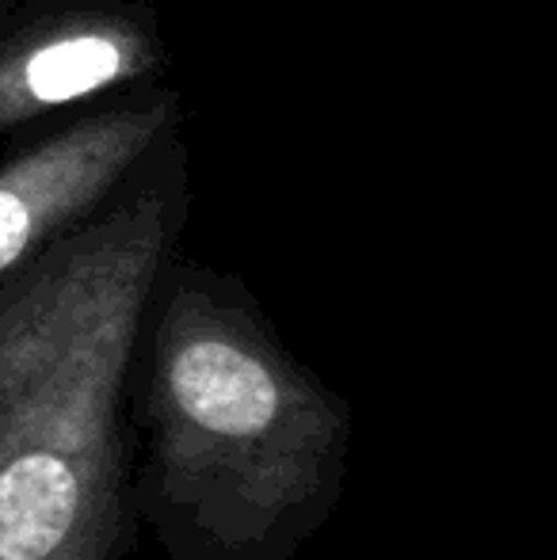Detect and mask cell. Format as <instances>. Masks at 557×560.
<instances>
[{
	"label": "cell",
	"mask_w": 557,
	"mask_h": 560,
	"mask_svg": "<svg viewBox=\"0 0 557 560\" xmlns=\"http://www.w3.org/2000/svg\"><path fill=\"white\" fill-rule=\"evenodd\" d=\"M164 73L169 43L146 0H0V138Z\"/></svg>",
	"instance_id": "3"
},
{
	"label": "cell",
	"mask_w": 557,
	"mask_h": 560,
	"mask_svg": "<svg viewBox=\"0 0 557 560\" xmlns=\"http://www.w3.org/2000/svg\"><path fill=\"white\" fill-rule=\"evenodd\" d=\"M156 298L149 400L164 492L222 541L268 538L313 500L348 416L237 282L169 264Z\"/></svg>",
	"instance_id": "2"
},
{
	"label": "cell",
	"mask_w": 557,
	"mask_h": 560,
	"mask_svg": "<svg viewBox=\"0 0 557 560\" xmlns=\"http://www.w3.org/2000/svg\"><path fill=\"white\" fill-rule=\"evenodd\" d=\"M184 126L179 92L146 84L69 115L0 161V282L89 222Z\"/></svg>",
	"instance_id": "4"
},
{
	"label": "cell",
	"mask_w": 557,
	"mask_h": 560,
	"mask_svg": "<svg viewBox=\"0 0 557 560\" xmlns=\"http://www.w3.org/2000/svg\"><path fill=\"white\" fill-rule=\"evenodd\" d=\"M187 218L179 126L0 282V560H112L123 385Z\"/></svg>",
	"instance_id": "1"
}]
</instances>
